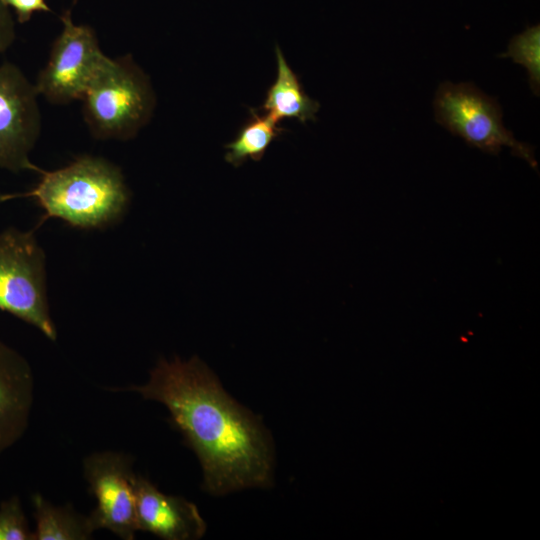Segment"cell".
Masks as SVG:
<instances>
[{"label":"cell","mask_w":540,"mask_h":540,"mask_svg":"<svg viewBox=\"0 0 540 540\" xmlns=\"http://www.w3.org/2000/svg\"><path fill=\"white\" fill-rule=\"evenodd\" d=\"M433 108L437 123L462 137L468 145L492 155H498L504 146L509 147L514 156L537 169L533 147L514 138L504 127L498 101L472 83L440 84Z\"/></svg>","instance_id":"5b68a950"},{"label":"cell","mask_w":540,"mask_h":540,"mask_svg":"<svg viewBox=\"0 0 540 540\" xmlns=\"http://www.w3.org/2000/svg\"><path fill=\"white\" fill-rule=\"evenodd\" d=\"M4 201V195L0 193V204Z\"/></svg>","instance_id":"ac0fdd59"},{"label":"cell","mask_w":540,"mask_h":540,"mask_svg":"<svg viewBox=\"0 0 540 540\" xmlns=\"http://www.w3.org/2000/svg\"><path fill=\"white\" fill-rule=\"evenodd\" d=\"M38 173L34 188L13 197L33 198L46 218L84 229L104 228L118 221L129 204L122 171L102 157L82 155L62 168Z\"/></svg>","instance_id":"7a4b0ae2"},{"label":"cell","mask_w":540,"mask_h":540,"mask_svg":"<svg viewBox=\"0 0 540 540\" xmlns=\"http://www.w3.org/2000/svg\"><path fill=\"white\" fill-rule=\"evenodd\" d=\"M12 9L19 23L28 22L36 12H53L46 0H2Z\"/></svg>","instance_id":"2e32d148"},{"label":"cell","mask_w":540,"mask_h":540,"mask_svg":"<svg viewBox=\"0 0 540 540\" xmlns=\"http://www.w3.org/2000/svg\"><path fill=\"white\" fill-rule=\"evenodd\" d=\"M110 390L135 392L168 409L172 424L200 461L207 492L224 495L271 484L268 432L226 393L198 357L161 359L146 383Z\"/></svg>","instance_id":"6da1fadb"},{"label":"cell","mask_w":540,"mask_h":540,"mask_svg":"<svg viewBox=\"0 0 540 540\" xmlns=\"http://www.w3.org/2000/svg\"><path fill=\"white\" fill-rule=\"evenodd\" d=\"M81 100L93 137L123 141L149 122L156 103L149 77L131 55L111 58Z\"/></svg>","instance_id":"3957f363"},{"label":"cell","mask_w":540,"mask_h":540,"mask_svg":"<svg viewBox=\"0 0 540 540\" xmlns=\"http://www.w3.org/2000/svg\"><path fill=\"white\" fill-rule=\"evenodd\" d=\"M0 310L56 340L47 298L45 253L33 231L9 228L0 232Z\"/></svg>","instance_id":"277c9868"},{"label":"cell","mask_w":540,"mask_h":540,"mask_svg":"<svg viewBox=\"0 0 540 540\" xmlns=\"http://www.w3.org/2000/svg\"><path fill=\"white\" fill-rule=\"evenodd\" d=\"M500 57H510L524 66L528 72L529 85L535 95L540 91V27L535 25L511 38L507 52Z\"/></svg>","instance_id":"5bb4252c"},{"label":"cell","mask_w":540,"mask_h":540,"mask_svg":"<svg viewBox=\"0 0 540 540\" xmlns=\"http://www.w3.org/2000/svg\"><path fill=\"white\" fill-rule=\"evenodd\" d=\"M251 114L249 121L225 146V160L234 167L241 166L248 159L260 161L270 144L284 130L278 121L267 114L260 115L254 110H251Z\"/></svg>","instance_id":"4fadbf2b"},{"label":"cell","mask_w":540,"mask_h":540,"mask_svg":"<svg viewBox=\"0 0 540 540\" xmlns=\"http://www.w3.org/2000/svg\"><path fill=\"white\" fill-rule=\"evenodd\" d=\"M15 39V22L10 9L0 0V53L7 50Z\"/></svg>","instance_id":"e0dca14e"},{"label":"cell","mask_w":540,"mask_h":540,"mask_svg":"<svg viewBox=\"0 0 540 540\" xmlns=\"http://www.w3.org/2000/svg\"><path fill=\"white\" fill-rule=\"evenodd\" d=\"M36 528L35 540H87L94 533L88 515L78 513L71 504L56 506L41 494L32 496Z\"/></svg>","instance_id":"7c38bea8"},{"label":"cell","mask_w":540,"mask_h":540,"mask_svg":"<svg viewBox=\"0 0 540 540\" xmlns=\"http://www.w3.org/2000/svg\"><path fill=\"white\" fill-rule=\"evenodd\" d=\"M33 402L29 362L0 338V456L25 434Z\"/></svg>","instance_id":"30bf717a"},{"label":"cell","mask_w":540,"mask_h":540,"mask_svg":"<svg viewBox=\"0 0 540 540\" xmlns=\"http://www.w3.org/2000/svg\"><path fill=\"white\" fill-rule=\"evenodd\" d=\"M275 54L277 74L266 93L263 103L265 114L278 122L283 119H296L302 123L315 121L320 104L305 93L298 76L278 46Z\"/></svg>","instance_id":"8fae6325"},{"label":"cell","mask_w":540,"mask_h":540,"mask_svg":"<svg viewBox=\"0 0 540 540\" xmlns=\"http://www.w3.org/2000/svg\"><path fill=\"white\" fill-rule=\"evenodd\" d=\"M0 540H35L21 500L16 495L0 504Z\"/></svg>","instance_id":"9a60e30c"},{"label":"cell","mask_w":540,"mask_h":540,"mask_svg":"<svg viewBox=\"0 0 540 540\" xmlns=\"http://www.w3.org/2000/svg\"><path fill=\"white\" fill-rule=\"evenodd\" d=\"M138 530L165 540H196L206 531L198 508L180 496L161 492L147 478L136 475Z\"/></svg>","instance_id":"9c48e42d"},{"label":"cell","mask_w":540,"mask_h":540,"mask_svg":"<svg viewBox=\"0 0 540 540\" xmlns=\"http://www.w3.org/2000/svg\"><path fill=\"white\" fill-rule=\"evenodd\" d=\"M38 93L14 64L0 65V167L12 172L40 170L29 155L41 131Z\"/></svg>","instance_id":"ba28073f"},{"label":"cell","mask_w":540,"mask_h":540,"mask_svg":"<svg viewBox=\"0 0 540 540\" xmlns=\"http://www.w3.org/2000/svg\"><path fill=\"white\" fill-rule=\"evenodd\" d=\"M131 455L115 451L90 454L83 460V475L96 506L88 515L94 532L106 529L123 540L138 530L135 477Z\"/></svg>","instance_id":"52a82bcc"},{"label":"cell","mask_w":540,"mask_h":540,"mask_svg":"<svg viewBox=\"0 0 540 540\" xmlns=\"http://www.w3.org/2000/svg\"><path fill=\"white\" fill-rule=\"evenodd\" d=\"M60 19L62 30L34 85L50 103L68 104L83 98L111 58L101 50L92 27L73 22L71 10H65Z\"/></svg>","instance_id":"8992f818"}]
</instances>
